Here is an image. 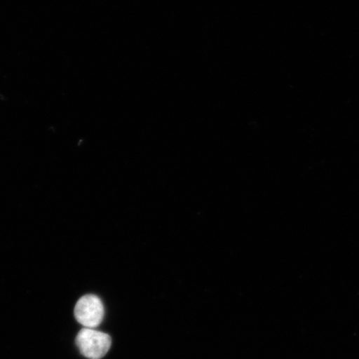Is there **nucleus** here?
Masks as SVG:
<instances>
[{
  "mask_svg": "<svg viewBox=\"0 0 359 359\" xmlns=\"http://www.w3.org/2000/svg\"><path fill=\"white\" fill-rule=\"evenodd\" d=\"M104 313L101 299L94 294L84 295L76 304L74 309L76 320L88 329L100 326L104 318Z\"/></svg>",
  "mask_w": 359,
  "mask_h": 359,
  "instance_id": "2",
  "label": "nucleus"
},
{
  "mask_svg": "<svg viewBox=\"0 0 359 359\" xmlns=\"http://www.w3.org/2000/svg\"><path fill=\"white\" fill-rule=\"evenodd\" d=\"M76 344L84 357L101 359L109 351L111 339L103 332L83 327L76 337Z\"/></svg>",
  "mask_w": 359,
  "mask_h": 359,
  "instance_id": "1",
  "label": "nucleus"
}]
</instances>
